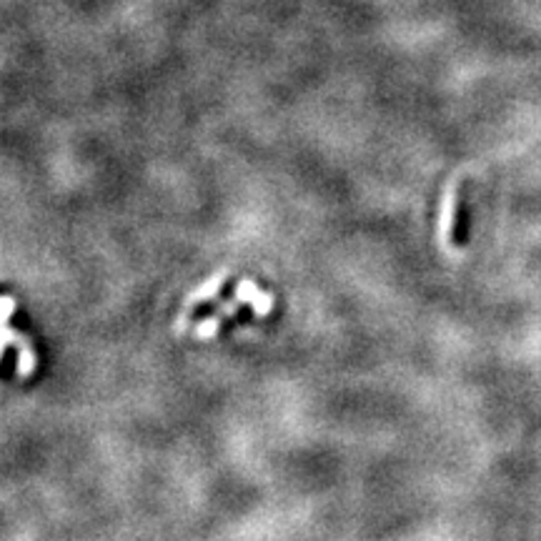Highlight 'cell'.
<instances>
[{
	"label": "cell",
	"mask_w": 541,
	"mask_h": 541,
	"mask_svg": "<svg viewBox=\"0 0 541 541\" xmlns=\"http://www.w3.org/2000/svg\"><path fill=\"white\" fill-rule=\"evenodd\" d=\"M446 236L451 246H464L466 241V206L459 181L451 183L449 198H446Z\"/></svg>",
	"instance_id": "obj_1"
}]
</instances>
